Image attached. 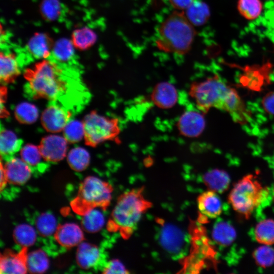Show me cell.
<instances>
[{
	"label": "cell",
	"instance_id": "cell-36",
	"mask_svg": "<svg viewBox=\"0 0 274 274\" xmlns=\"http://www.w3.org/2000/svg\"><path fill=\"white\" fill-rule=\"evenodd\" d=\"M93 38H94V37L92 33L87 30H80L76 31L74 32L73 37L74 42H77L76 44L78 47L79 46L81 42H82L79 47H84V46H86L85 42H87L89 45L90 44L89 42L92 41Z\"/></svg>",
	"mask_w": 274,
	"mask_h": 274
},
{
	"label": "cell",
	"instance_id": "cell-21",
	"mask_svg": "<svg viewBox=\"0 0 274 274\" xmlns=\"http://www.w3.org/2000/svg\"><path fill=\"white\" fill-rule=\"evenodd\" d=\"M185 15L194 26H201L207 22L210 12L205 3L195 1L186 10Z\"/></svg>",
	"mask_w": 274,
	"mask_h": 274
},
{
	"label": "cell",
	"instance_id": "cell-33",
	"mask_svg": "<svg viewBox=\"0 0 274 274\" xmlns=\"http://www.w3.org/2000/svg\"><path fill=\"white\" fill-rule=\"evenodd\" d=\"M64 137L67 142L76 143L84 137L83 122L78 120H70L63 129Z\"/></svg>",
	"mask_w": 274,
	"mask_h": 274
},
{
	"label": "cell",
	"instance_id": "cell-38",
	"mask_svg": "<svg viewBox=\"0 0 274 274\" xmlns=\"http://www.w3.org/2000/svg\"><path fill=\"white\" fill-rule=\"evenodd\" d=\"M171 6L178 10H186L195 0H168Z\"/></svg>",
	"mask_w": 274,
	"mask_h": 274
},
{
	"label": "cell",
	"instance_id": "cell-26",
	"mask_svg": "<svg viewBox=\"0 0 274 274\" xmlns=\"http://www.w3.org/2000/svg\"><path fill=\"white\" fill-rule=\"evenodd\" d=\"M13 236L15 242L22 247L33 245L37 238L35 229L27 224L17 225L14 229Z\"/></svg>",
	"mask_w": 274,
	"mask_h": 274
},
{
	"label": "cell",
	"instance_id": "cell-4",
	"mask_svg": "<svg viewBox=\"0 0 274 274\" xmlns=\"http://www.w3.org/2000/svg\"><path fill=\"white\" fill-rule=\"evenodd\" d=\"M196 35L194 25L186 15L176 11L160 25L155 44L165 52L184 55L190 50Z\"/></svg>",
	"mask_w": 274,
	"mask_h": 274
},
{
	"label": "cell",
	"instance_id": "cell-29",
	"mask_svg": "<svg viewBox=\"0 0 274 274\" xmlns=\"http://www.w3.org/2000/svg\"><path fill=\"white\" fill-rule=\"evenodd\" d=\"M14 114L19 122L23 124H31L38 119L39 111L33 104L24 102L16 107Z\"/></svg>",
	"mask_w": 274,
	"mask_h": 274
},
{
	"label": "cell",
	"instance_id": "cell-16",
	"mask_svg": "<svg viewBox=\"0 0 274 274\" xmlns=\"http://www.w3.org/2000/svg\"><path fill=\"white\" fill-rule=\"evenodd\" d=\"M20 64L17 55L11 52L0 53V79L3 83H13L20 74Z\"/></svg>",
	"mask_w": 274,
	"mask_h": 274
},
{
	"label": "cell",
	"instance_id": "cell-18",
	"mask_svg": "<svg viewBox=\"0 0 274 274\" xmlns=\"http://www.w3.org/2000/svg\"><path fill=\"white\" fill-rule=\"evenodd\" d=\"M100 252L98 247L87 242H81L76 252V261L82 268L87 269L94 266L98 261Z\"/></svg>",
	"mask_w": 274,
	"mask_h": 274
},
{
	"label": "cell",
	"instance_id": "cell-39",
	"mask_svg": "<svg viewBox=\"0 0 274 274\" xmlns=\"http://www.w3.org/2000/svg\"><path fill=\"white\" fill-rule=\"evenodd\" d=\"M8 183L4 169L3 164L1 160V183H0V188L1 190L2 191L3 189L6 187Z\"/></svg>",
	"mask_w": 274,
	"mask_h": 274
},
{
	"label": "cell",
	"instance_id": "cell-30",
	"mask_svg": "<svg viewBox=\"0 0 274 274\" xmlns=\"http://www.w3.org/2000/svg\"><path fill=\"white\" fill-rule=\"evenodd\" d=\"M237 9L240 14L249 20L258 18L262 10L260 0H238Z\"/></svg>",
	"mask_w": 274,
	"mask_h": 274
},
{
	"label": "cell",
	"instance_id": "cell-5",
	"mask_svg": "<svg viewBox=\"0 0 274 274\" xmlns=\"http://www.w3.org/2000/svg\"><path fill=\"white\" fill-rule=\"evenodd\" d=\"M113 190L108 182L88 176L80 184L77 195L71 202V208L82 216L97 208L105 211L111 201Z\"/></svg>",
	"mask_w": 274,
	"mask_h": 274
},
{
	"label": "cell",
	"instance_id": "cell-10",
	"mask_svg": "<svg viewBox=\"0 0 274 274\" xmlns=\"http://www.w3.org/2000/svg\"><path fill=\"white\" fill-rule=\"evenodd\" d=\"M27 247H22L18 253L7 249L1 254V274H24L27 272Z\"/></svg>",
	"mask_w": 274,
	"mask_h": 274
},
{
	"label": "cell",
	"instance_id": "cell-11",
	"mask_svg": "<svg viewBox=\"0 0 274 274\" xmlns=\"http://www.w3.org/2000/svg\"><path fill=\"white\" fill-rule=\"evenodd\" d=\"M39 148L46 161L56 162L62 160L65 156L67 141L64 136L49 135L42 139Z\"/></svg>",
	"mask_w": 274,
	"mask_h": 274
},
{
	"label": "cell",
	"instance_id": "cell-1",
	"mask_svg": "<svg viewBox=\"0 0 274 274\" xmlns=\"http://www.w3.org/2000/svg\"><path fill=\"white\" fill-rule=\"evenodd\" d=\"M188 93L198 109L204 114L215 108L228 113L236 123L244 124L249 121L250 115L236 91L218 75L192 82Z\"/></svg>",
	"mask_w": 274,
	"mask_h": 274
},
{
	"label": "cell",
	"instance_id": "cell-9",
	"mask_svg": "<svg viewBox=\"0 0 274 274\" xmlns=\"http://www.w3.org/2000/svg\"><path fill=\"white\" fill-rule=\"evenodd\" d=\"M202 112L187 110L179 117L176 126L179 133L189 138L201 135L206 126V120Z\"/></svg>",
	"mask_w": 274,
	"mask_h": 274
},
{
	"label": "cell",
	"instance_id": "cell-6",
	"mask_svg": "<svg viewBox=\"0 0 274 274\" xmlns=\"http://www.w3.org/2000/svg\"><path fill=\"white\" fill-rule=\"evenodd\" d=\"M267 192V189L256 179L255 176L250 174L235 184L228 199L237 213L248 219Z\"/></svg>",
	"mask_w": 274,
	"mask_h": 274
},
{
	"label": "cell",
	"instance_id": "cell-7",
	"mask_svg": "<svg viewBox=\"0 0 274 274\" xmlns=\"http://www.w3.org/2000/svg\"><path fill=\"white\" fill-rule=\"evenodd\" d=\"M84 139L86 145L96 147L107 141L120 142L121 127L119 120L93 111L87 114L83 121Z\"/></svg>",
	"mask_w": 274,
	"mask_h": 274
},
{
	"label": "cell",
	"instance_id": "cell-2",
	"mask_svg": "<svg viewBox=\"0 0 274 274\" xmlns=\"http://www.w3.org/2000/svg\"><path fill=\"white\" fill-rule=\"evenodd\" d=\"M24 77L27 81L26 92L30 97L58 101L65 106L73 89L77 87L65 76L61 66L50 59H43L26 68Z\"/></svg>",
	"mask_w": 274,
	"mask_h": 274
},
{
	"label": "cell",
	"instance_id": "cell-34",
	"mask_svg": "<svg viewBox=\"0 0 274 274\" xmlns=\"http://www.w3.org/2000/svg\"><path fill=\"white\" fill-rule=\"evenodd\" d=\"M253 257L258 266L266 268L274 263V250L264 245L257 248L253 253Z\"/></svg>",
	"mask_w": 274,
	"mask_h": 274
},
{
	"label": "cell",
	"instance_id": "cell-32",
	"mask_svg": "<svg viewBox=\"0 0 274 274\" xmlns=\"http://www.w3.org/2000/svg\"><path fill=\"white\" fill-rule=\"evenodd\" d=\"M20 155L21 158L30 167L39 166L45 160L39 147L32 144H27L22 147L20 151Z\"/></svg>",
	"mask_w": 274,
	"mask_h": 274
},
{
	"label": "cell",
	"instance_id": "cell-8",
	"mask_svg": "<svg viewBox=\"0 0 274 274\" xmlns=\"http://www.w3.org/2000/svg\"><path fill=\"white\" fill-rule=\"evenodd\" d=\"M72 115L67 107L58 101H52L42 113L41 123L47 131L58 132L63 130Z\"/></svg>",
	"mask_w": 274,
	"mask_h": 274
},
{
	"label": "cell",
	"instance_id": "cell-14",
	"mask_svg": "<svg viewBox=\"0 0 274 274\" xmlns=\"http://www.w3.org/2000/svg\"><path fill=\"white\" fill-rule=\"evenodd\" d=\"M159 241L162 247L172 254H178L184 249L186 241L182 231L170 224L162 225Z\"/></svg>",
	"mask_w": 274,
	"mask_h": 274
},
{
	"label": "cell",
	"instance_id": "cell-40",
	"mask_svg": "<svg viewBox=\"0 0 274 274\" xmlns=\"http://www.w3.org/2000/svg\"><path fill=\"white\" fill-rule=\"evenodd\" d=\"M272 192H273L272 193L273 199V200H274V186H273Z\"/></svg>",
	"mask_w": 274,
	"mask_h": 274
},
{
	"label": "cell",
	"instance_id": "cell-22",
	"mask_svg": "<svg viewBox=\"0 0 274 274\" xmlns=\"http://www.w3.org/2000/svg\"><path fill=\"white\" fill-rule=\"evenodd\" d=\"M26 264L29 272L43 273L47 270L49 261L45 251L38 249L27 254Z\"/></svg>",
	"mask_w": 274,
	"mask_h": 274
},
{
	"label": "cell",
	"instance_id": "cell-19",
	"mask_svg": "<svg viewBox=\"0 0 274 274\" xmlns=\"http://www.w3.org/2000/svg\"><path fill=\"white\" fill-rule=\"evenodd\" d=\"M202 180L208 189L217 193H223L229 187L230 178L223 170L213 169L205 173Z\"/></svg>",
	"mask_w": 274,
	"mask_h": 274
},
{
	"label": "cell",
	"instance_id": "cell-35",
	"mask_svg": "<svg viewBox=\"0 0 274 274\" xmlns=\"http://www.w3.org/2000/svg\"><path fill=\"white\" fill-rule=\"evenodd\" d=\"M103 273H129V271L126 268L124 264L118 259H113L110 261L105 266Z\"/></svg>",
	"mask_w": 274,
	"mask_h": 274
},
{
	"label": "cell",
	"instance_id": "cell-13",
	"mask_svg": "<svg viewBox=\"0 0 274 274\" xmlns=\"http://www.w3.org/2000/svg\"><path fill=\"white\" fill-rule=\"evenodd\" d=\"M3 167L8 182L13 185L25 184L31 175V167L18 157L11 156L7 158Z\"/></svg>",
	"mask_w": 274,
	"mask_h": 274
},
{
	"label": "cell",
	"instance_id": "cell-37",
	"mask_svg": "<svg viewBox=\"0 0 274 274\" xmlns=\"http://www.w3.org/2000/svg\"><path fill=\"white\" fill-rule=\"evenodd\" d=\"M262 104L265 111L274 115V91L267 93L263 98Z\"/></svg>",
	"mask_w": 274,
	"mask_h": 274
},
{
	"label": "cell",
	"instance_id": "cell-3",
	"mask_svg": "<svg viewBox=\"0 0 274 274\" xmlns=\"http://www.w3.org/2000/svg\"><path fill=\"white\" fill-rule=\"evenodd\" d=\"M144 190V187L134 188L118 197L107 224L109 231H119L125 239L131 236L143 214L152 206L145 198Z\"/></svg>",
	"mask_w": 274,
	"mask_h": 274
},
{
	"label": "cell",
	"instance_id": "cell-17",
	"mask_svg": "<svg viewBox=\"0 0 274 274\" xmlns=\"http://www.w3.org/2000/svg\"><path fill=\"white\" fill-rule=\"evenodd\" d=\"M200 212L205 216L215 218L222 212V203L217 192L209 190L200 194L197 199Z\"/></svg>",
	"mask_w": 274,
	"mask_h": 274
},
{
	"label": "cell",
	"instance_id": "cell-15",
	"mask_svg": "<svg viewBox=\"0 0 274 274\" xmlns=\"http://www.w3.org/2000/svg\"><path fill=\"white\" fill-rule=\"evenodd\" d=\"M54 235L60 245L67 248L78 246L84 240L82 230L74 223L58 225Z\"/></svg>",
	"mask_w": 274,
	"mask_h": 274
},
{
	"label": "cell",
	"instance_id": "cell-24",
	"mask_svg": "<svg viewBox=\"0 0 274 274\" xmlns=\"http://www.w3.org/2000/svg\"><path fill=\"white\" fill-rule=\"evenodd\" d=\"M28 52L38 59H47L50 54L51 43L45 36L37 35L28 43Z\"/></svg>",
	"mask_w": 274,
	"mask_h": 274
},
{
	"label": "cell",
	"instance_id": "cell-20",
	"mask_svg": "<svg viewBox=\"0 0 274 274\" xmlns=\"http://www.w3.org/2000/svg\"><path fill=\"white\" fill-rule=\"evenodd\" d=\"M22 141L13 131L1 129L0 133V151L1 156H12L21 149Z\"/></svg>",
	"mask_w": 274,
	"mask_h": 274
},
{
	"label": "cell",
	"instance_id": "cell-27",
	"mask_svg": "<svg viewBox=\"0 0 274 274\" xmlns=\"http://www.w3.org/2000/svg\"><path fill=\"white\" fill-rule=\"evenodd\" d=\"M255 238L261 244H274V220L265 219L258 223L254 230Z\"/></svg>",
	"mask_w": 274,
	"mask_h": 274
},
{
	"label": "cell",
	"instance_id": "cell-23",
	"mask_svg": "<svg viewBox=\"0 0 274 274\" xmlns=\"http://www.w3.org/2000/svg\"><path fill=\"white\" fill-rule=\"evenodd\" d=\"M212 235L217 244L222 246H228L235 240L236 232L234 228L228 223L220 222L214 226Z\"/></svg>",
	"mask_w": 274,
	"mask_h": 274
},
{
	"label": "cell",
	"instance_id": "cell-31",
	"mask_svg": "<svg viewBox=\"0 0 274 274\" xmlns=\"http://www.w3.org/2000/svg\"><path fill=\"white\" fill-rule=\"evenodd\" d=\"M57 226L55 217L49 213L41 214L36 221L37 230L43 236H48L54 234Z\"/></svg>",
	"mask_w": 274,
	"mask_h": 274
},
{
	"label": "cell",
	"instance_id": "cell-25",
	"mask_svg": "<svg viewBox=\"0 0 274 274\" xmlns=\"http://www.w3.org/2000/svg\"><path fill=\"white\" fill-rule=\"evenodd\" d=\"M90 156L83 148L77 147L70 151L67 160L71 168L76 172L85 169L89 164Z\"/></svg>",
	"mask_w": 274,
	"mask_h": 274
},
{
	"label": "cell",
	"instance_id": "cell-28",
	"mask_svg": "<svg viewBox=\"0 0 274 274\" xmlns=\"http://www.w3.org/2000/svg\"><path fill=\"white\" fill-rule=\"evenodd\" d=\"M83 216L81 226L82 228L87 232H97L104 225V216L99 210L93 209Z\"/></svg>",
	"mask_w": 274,
	"mask_h": 274
},
{
	"label": "cell",
	"instance_id": "cell-12",
	"mask_svg": "<svg viewBox=\"0 0 274 274\" xmlns=\"http://www.w3.org/2000/svg\"><path fill=\"white\" fill-rule=\"evenodd\" d=\"M179 94L174 85L168 82L156 84L150 94V99L157 108L168 109L174 107L178 100Z\"/></svg>",
	"mask_w": 274,
	"mask_h": 274
}]
</instances>
